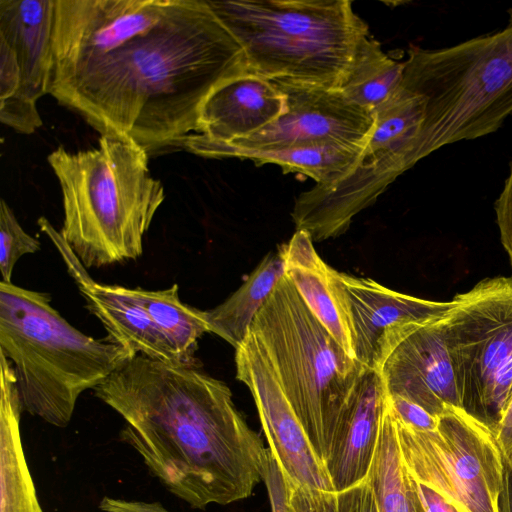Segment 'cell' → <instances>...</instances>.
Masks as SVG:
<instances>
[{
	"label": "cell",
	"mask_w": 512,
	"mask_h": 512,
	"mask_svg": "<svg viewBox=\"0 0 512 512\" xmlns=\"http://www.w3.org/2000/svg\"><path fill=\"white\" fill-rule=\"evenodd\" d=\"M93 391L124 419L120 439L192 508L246 499L264 481L270 450L230 388L196 366L137 354Z\"/></svg>",
	"instance_id": "1"
},
{
	"label": "cell",
	"mask_w": 512,
	"mask_h": 512,
	"mask_svg": "<svg viewBox=\"0 0 512 512\" xmlns=\"http://www.w3.org/2000/svg\"><path fill=\"white\" fill-rule=\"evenodd\" d=\"M248 72L243 48L206 0H171L146 33L49 94L100 135L149 153L182 144L211 93Z\"/></svg>",
	"instance_id": "2"
},
{
	"label": "cell",
	"mask_w": 512,
	"mask_h": 512,
	"mask_svg": "<svg viewBox=\"0 0 512 512\" xmlns=\"http://www.w3.org/2000/svg\"><path fill=\"white\" fill-rule=\"evenodd\" d=\"M47 161L61 188L60 234L86 268L136 260L165 199L148 167V152L132 140L100 135L95 148L59 146Z\"/></svg>",
	"instance_id": "3"
},
{
	"label": "cell",
	"mask_w": 512,
	"mask_h": 512,
	"mask_svg": "<svg viewBox=\"0 0 512 512\" xmlns=\"http://www.w3.org/2000/svg\"><path fill=\"white\" fill-rule=\"evenodd\" d=\"M50 302L46 292L0 282V353L12 364L22 410L65 427L78 397L137 354L85 335Z\"/></svg>",
	"instance_id": "4"
},
{
	"label": "cell",
	"mask_w": 512,
	"mask_h": 512,
	"mask_svg": "<svg viewBox=\"0 0 512 512\" xmlns=\"http://www.w3.org/2000/svg\"><path fill=\"white\" fill-rule=\"evenodd\" d=\"M244 50L248 71L272 82L338 89L369 32L349 0H206Z\"/></svg>",
	"instance_id": "5"
},
{
	"label": "cell",
	"mask_w": 512,
	"mask_h": 512,
	"mask_svg": "<svg viewBox=\"0 0 512 512\" xmlns=\"http://www.w3.org/2000/svg\"><path fill=\"white\" fill-rule=\"evenodd\" d=\"M504 28L458 44L411 45L402 80L424 99L420 160L496 132L512 114V8Z\"/></svg>",
	"instance_id": "6"
},
{
	"label": "cell",
	"mask_w": 512,
	"mask_h": 512,
	"mask_svg": "<svg viewBox=\"0 0 512 512\" xmlns=\"http://www.w3.org/2000/svg\"><path fill=\"white\" fill-rule=\"evenodd\" d=\"M250 331L261 343L325 466L338 424L367 369L322 326L286 275L259 310Z\"/></svg>",
	"instance_id": "7"
},
{
	"label": "cell",
	"mask_w": 512,
	"mask_h": 512,
	"mask_svg": "<svg viewBox=\"0 0 512 512\" xmlns=\"http://www.w3.org/2000/svg\"><path fill=\"white\" fill-rule=\"evenodd\" d=\"M442 325L461 408L494 430L512 396V276L457 294Z\"/></svg>",
	"instance_id": "8"
},
{
	"label": "cell",
	"mask_w": 512,
	"mask_h": 512,
	"mask_svg": "<svg viewBox=\"0 0 512 512\" xmlns=\"http://www.w3.org/2000/svg\"><path fill=\"white\" fill-rule=\"evenodd\" d=\"M393 414L402 461L416 481L460 512H499L505 464L490 426L455 406L437 416L433 431L409 427Z\"/></svg>",
	"instance_id": "9"
},
{
	"label": "cell",
	"mask_w": 512,
	"mask_h": 512,
	"mask_svg": "<svg viewBox=\"0 0 512 512\" xmlns=\"http://www.w3.org/2000/svg\"><path fill=\"white\" fill-rule=\"evenodd\" d=\"M286 97V111L262 130L207 151L205 158H239L253 152L341 144L366 147L376 116L338 89L274 82Z\"/></svg>",
	"instance_id": "10"
},
{
	"label": "cell",
	"mask_w": 512,
	"mask_h": 512,
	"mask_svg": "<svg viewBox=\"0 0 512 512\" xmlns=\"http://www.w3.org/2000/svg\"><path fill=\"white\" fill-rule=\"evenodd\" d=\"M171 0H55L51 87L146 33Z\"/></svg>",
	"instance_id": "11"
},
{
	"label": "cell",
	"mask_w": 512,
	"mask_h": 512,
	"mask_svg": "<svg viewBox=\"0 0 512 512\" xmlns=\"http://www.w3.org/2000/svg\"><path fill=\"white\" fill-rule=\"evenodd\" d=\"M236 377L249 389L269 450L287 484L334 491L261 343L249 330L235 349Z\"/></svg>",
	"instance_id": "12"
},
{
	"label": "cell",
	"mask_w": 512,
	"mask_h": 512,
	"mask_svg": "<svg viewBox=\"0 0 512 512\" xmlns=\"http://www.w3.org/2000/svg\"><path fill=\"white\" fill-rule=\"evenodd\" d=\"M442 316L387 333L376 369L388 395L407 399L435 417L448 406L461 408Z\"/></svg>",
	"instance_id": "13"
},
{
	"label": "cell",
	"mask_w": 512,
	"mask_h": 512,
	"mask_svg": "<svg viewBox=\"0 0 512 512\" xmlns=\"http://www.w3.org/2000/svg\"><path fill=\"white\" fill-rule=\"evenodd\" d=\"M54 10L55 0H0V40L12 49L21 75L18 99L0 121L23 134L42 126L36 103L49 93Z\"/></svg>",
	"instance_id": "14"
},
{
	"label": "cell",
	"mask_w": 512,
	"mask_h": 512,
	"mask_svg": "<svg viewBox=\"0 0 512 512\" xmlns=\"http://www.w3.org/2000/svg\"><path fill=\"white\" fill-rule=\"evenodd\" d=\"M38 225L58 250L87 309L102 322L108 337L136 354L188 366L131 294L130 288L95 281L60 231L45 217L38 219Z\"/></svg>",
	"instance_id": "15"
},
{
	"label": "cell",
	"mask_w": 512,
	"mask_h": 512,
	"mask_svg": "<svg viewBox=\"0 0 512 512\" xmlns=\"http://www.w3.org/2000/svg\"><path fill=\"white\" fill-rule=\"evenodd\" d=\"M287 108L278 85L250 72L214 90L200 111L195 130L182 145L203 157L210 149L246 138L280 117Z\"/></svg>",
	"instance_id": "16"
},
{
	"label": "cell",
	"mask_w": 512,
	"mask_h": 512,
	"mask_svg": "<svg viewBox=\"0 0 512 512\" xmlns=\"http://www.w3.org/2000/svg\"><path fill=\"white\" fill-rule=\"evenodd\" d=\"M349 296L355 359L366 369L378 365L382 341L390 331L444 315L451 301L417 298L384 287L371 278L341 273Z\"/></svg>",
	"instance_id": "17"
},
{
	"label": "cell",
	"mask_w": 512,
	"mask_h": 512,
	"mask_svg": "<svg viewBox=\"0 0 512 512\" xmlns=\"http://www.w3.org/2000/svg\"><path fill=\"white\" fill-rule=\"evenodd\" d=\"M386 391L377 371L367 369L338 424L325 469L334 491L367 478L376 450Z\"/></svg>",
	"instance_id": "18"
},
{
	"label": "cell",
	"mask_w": 512,
	"mask_h": 512,
	"mask_svg": "<svg viewBox=\"0 0 512 512\" xmlns=\"http://www.w3.org/2000/svg\"><path fill=\"white\" fill-rule=\"evenodd\" d=\"M282 247L285 275L312 314L355 359L350 301L341 273L324 262L316 252L311 236L304 230H296Z\"/></svg>",
	"instance_id": "19"
},
{
	"label": "cell",
	"mask_w": 512,
	"mask_h": 512,
	"mask_svg": "<svg viewBox=\"0 0 512 512\" xmlns=\"http://www.w3.org/2000/svg\"><path fill=\"white\" fill-rule=\"evenodd\" d=\"M0 356V512H43L21 442L16 377L11 362Z\"/></svg>",
	"instance_id": "20"
},
{
	"label": "cell",
	"mask_w": 512,
	"mask_h": 512,
	"mask_svg": "<svg viewBox=\"0 0 512 512\" xmlns=\"http://www.w3.org/2000/svg\"><path fill=\"white\" fill-rule=\"evenodd\" d=\"M285 275L282 245L267 254L243 284L223 303L205 310L209 333L235 349L244 341L259 310Z\"/></svg>",
	"instance_id": "21"
},
{
	"label": "cell",
	"mask_w": 512,
	"mask_h": 512,
	"mask_svg": "<svg viewBox=\"0 0 512 512\" xmlns=\"http://www.w3.org/2000/svg\"><path fill=\"white\" fill-rule=\"evenodd\" d=\"M379 512H426L415 480L399 450L395 419L387 395L374 457L367 475Z\"/></svg>",
	"instance_id": "22"
},
{
	"label": "cell",
	"mask_w": 512,
	"mask_h": 512,
	"mask_svg": "<svg viewBox=\"0 0 512 512\" xmlns=\"http://www.w3.org/2000/svg\"><path fill=\"white\" fill-rule=\"evenodd\" d=\"M404 66V61L388 56L368 32L360 39L338 90L375 113L400 85Z\"/></svg>",
	"instance_id": "23"
},
{
	"label": "cell",
	"mask_w": 512,
	"mask_h": 512,
	"mask_svg": "<svg viewBox=\"0 0 512 512\" xmlns=\"http://www.w3.org/2000/svg\"><path fill=\"white\" fill-rule=\"evenodd\" d=\"M130 292L186 365L196 366L194 352L197 342L209 332L205 311L182 302L177 284L164 290L130 288Z\"/></svg>",
	"instance_id": "24"
},
{
	"label": "cell",
	"mask_w": 512,
	"mask_h": 512,
	"mask_svg": "<svg viewBox=\"0 0 512 512\" xmlns=\"http://www.w3.org/2000/svg\"><path fill=\"white\" fill-rule=\"evenodd\" d=\"M287 488L291 512H379L367 478L341 491L308 489L290 484Z\"/></svg>",
	"instance_id": "25"
},
{
	"label": "cell",
	"mask_w": 512,
	"mask_h": 512,
	"mask_svg": "<svg viewBox=\"0 0 512 512\" xmlns=\"http://www.w3.org/2000/svg\"><path fill=\"white\" fill-rule=\"evenodd\" d=\"M40 242L19 224L4 199L0 204V272L1 282L10 283L15 264L26 254L40 250Z\"/></svg>",
	"instance_id": "26"
},
{
	"label": "cell",
	"mask_w": 512,
	"mask_h": 512,
	"mask_svg": "<svg viewBox=\"0 0 512 512\" xmlns=\"http://www.w3.org/2000/svg\"><path fill=\"white\" fill-rule=\"evenodd\" d=\"M500 240L512 266V161L503 189L494 205Z\"/></svg>",
	"instance_id": "27"
},
{
	"label": "cell",
	"mask_w": 512,
	"mask_h": 512,
	"mask_svg": "<svg viewBox=\"0 0 512 512\" xmlns=\"http://www.w3.org/2000/svg\"><path fill=\"white\" fill-rule=\"evenodd\" d=\"M386 395L392 410L401 422L417 430H436L438 425L437 417L407 399L388 395L387 393Z\"/></svg>",
	"instance_id": "28"
},
{
	"label": "cell",
	"mask_w": 512,
	"mask_h": 512,
	"mask_svg": "<svg viewBox=\"0 0 512 512\" xmlns=\"http://www.w3.org/2000/svg\"><path fill=\"white\" fill-rule=\"evenodd\" d=\"M263 482L267 488L271 512H291L286 481L271 453Z\"/></svg>",
	"instance_id": "29"
},
{
	"label": "cell",
	"mask_w": 512,
	"mask_h": 512,
	"mask_svg": "<svg viewBox=\"0 0 512 512\" xmlns=\"http://www.w3.org/2000/svg\"><path fill=\"white\" fill-rule=\"evenodd\" d=\"M505 465L512 470V396L494 429Z\"/></svg>",
	"instance_id": "30"
},
{
	"label": "cell",
	"mask_w": 512,
	"mask_h": 512,
	"mask_svg": "<svg viewBox=\"0 0 512 512\" xmlns=\"http://www.w3.org/2000/svg\"><path fill=\"white\" fill-rule=\"evenodd\" d=\"M103 512H170L159 502L128 501L105 496L99 502Z\"/></svg>",
	"instance_id": "31"
},
{
	"label": "cell",
	"mask_w": 512,
	"mask_h": 512,
	"mask_svg": "<svg viewBox=\"0 0 512 512\" xmlns=\"http://www.w3.org/2000/svg\"><path fill=\"white\" fill-rule=\"evenodd\" d=\"M415 484L426 512H460L451 502L434 489L416 480Z\"/></svg>",
	"instance_id": "32"
},
{
	"label": "cell",
	"mask_w": 512,
	"mask_h": 512,
	"mask_svg": "<svg viewBox=\"0 0 512 512\" xmlns=\"http://www.w3.org/2000/svg\"><path fill=\"white\" fill-rule=\"evenodd\" d=\"M499 512H512V470L506 465H504L503 484L499 496Z\"/></svg>",
	"instance_id": "33"
}]
</instances>
